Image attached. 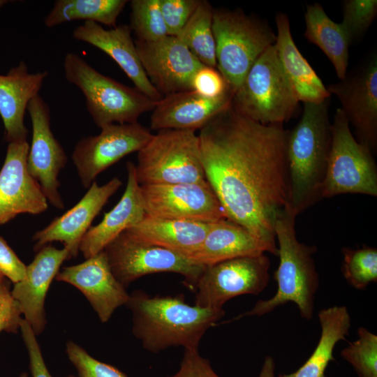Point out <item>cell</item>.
I'll return each instance as SVG.
<instances>
[{
    "instance_id": "74e56055",
    "label": "cell",
    "mask_w": 377,
    "mask_h": 377,
    "mask_svg": "<svg viewBox=\"0 0 377 377\" xmlns=\"http://www.w3.org/2000/svg\"><path fill=\"white\" fill-rule=\"evenodd\" d=\"M191 89L204 96L216 98L224 94L231 87L216 68L204 65L193 75Z\"/></svg>"
},
{
    "instance_id": "f546056e",
    "label": "cell",
    "mask_w": 377,
    "mask_h": 377,
    "mask_svg": "<svg viewBox=\"0 0 377 377\" xmlns=\"http://www.w3.org/2000/svg\"><path fill=\"white\" fill-rule=\"evenodd\" d=\"M128 1L126 0H57L44 19L52 28L63 23L84 20L111 27H116L118 16Z\"/></svg>"
},
{
    "instance_id": "60d3db41",
    "label": "cell",
    "mask_w": 377,
    "mask_h": 377,
    "mask_svg": "<svg viewBox=\"0 0 377 377\" xmlns=\"http://www.w3.org/2000/svg\"><path fill=\"white\" fill-rule=\"evenodd\" d=\"M20 330L29 354V369L32 376L52 377L45 365L36 335L24 318L21 321Z\"/></svg>"
},
{
    "instance_id": "b9f144b4",
    "label": "cell",
    "mask_w": 377,
    "mask_h": 377,
    "mask_svg": "<svg viewBox=\"0 0 377 377\" xmlns=\"http://www.w3.org/2000/svg\"><path fill=\"white\" fill-rule=\"evenodd\" d=\"M27 266L0 235V273L16 283L26 275Z\"/></svg>"
},
{
    "instance_id": "7a4b0ae2",
    "label": "cell",
    "mask_w": 377,
    "mask_h": 377,
    "mask_svg": "<svg viewBox=\"0 0 377 377\" xmlns=\"http://www.w3.org/2000/svg\"><path fill=\"white\" fill-rule=\"evenodd\" d=\"M125 306L132 312L133 335L151 353L198 349L207 330L225 315L223 308L190 305L183 295L151 296L140 290L129 294Z\"/></svg>"
},
{
    "instance_id": "cb8c5ba5",
    "label": "cell",
    "mask_w": 377,
    "mask_h": 377,
    "mask_svg": "<svg viewBox=\"0 0 377 377\" xmlns=\"http://www.w3.org/2000/svg\"><path fill=\"white\" fill-rule=\"evenodd\" d=\"M126 169L127 184L119 201L98 224L90 227L81 241L79 250L86 259L103 251L119 235L146 216L135 164L128 162Z\"/></svg>"
},
{
    "instance_id": "d590c367",
    "label": "cell",
    "mask_w": 377,
    "mask_h": 377,
    "mask_svg": "<svg viewBox=\"0 0 377 377\" xmlns=\"http://www.w3.org/2000/svg\"><path fill=\"white\" fill-rule=\"evenodd\" d=\"M66 352L78 377H127L116 367L96 360L72 341L66 343Z\"/></svg>"
},
{
    "instance_id": "52a82bcc",
    "label": "cell",
    "mask_w": 377,
    "mask_h": 377,
    "mask_svg": "<svg viewBox=\"0 0 377 377\" xmlns=\"http://www.w3.org/2000/svg\"><path fill=\"white\" fill-rule=\"evenodd\" d=\"M212 30L216 68L235 92L276 36L267 22L238 9H214Z\"/></svg>"
},
{
    "instance_id": "3957f363",
    "label": "cell",
    "mask_w": 377,
    "mask_h": 377,
    "mask_svg": "<svg viewBox=\"0 0 377 377\" xmlns=\"http://www.w3.org/2000/svg\"><path fill=\"white\" fill-rule=\"evenodd\" d=\"M330 104V98L320 103H304L299 122L289 131V203L297 216L322 199L332 144Z\"/></svg>"
},
{
    "instance_id": "9c48e42d",
    "label": "cell",
    "mask_w": 377,
    "mask_h": 377,
    "mask_svg": "<svg viewBox=\"0 0 377 377\" xmlns=\"http://www.w3.org/2000/svg\"><path fill=\"white\" fill-rule=\"evenodd\" d=\"M373 153L353 135L338 108L332 123V144L321 198L342 194L377 195V166Z\"/></svg>"
},
{
    "instance_id": "e0dca14e",
    "label": "cell",
    "mask_w": 377,
    "mask_h": 377,
    "mask_svg": "<svg viewBox=\"0 0 377 377\" xmlns=\"http://www.w3.org/2000/svg\"><path fill=\"white\" fill-rule=\"evenodd\" d=\"M27 141L8 143L0 170V226L20 214H39L48 201L27 168Z\"/></svg>"
},
{
    "instance_id": "1f68e13d",
    "label": "cell",
    "mask_w": 377,
    "mask_h": 377,
    "mask_svg": "<svg viewBox=\"0 0 377 377\" xmlns=\"http://www.w3.org/2000/svg\"><path fill=\"white\" fill-rule=\"evenodd\" d=\"M341 271L346 281L357 290L365 289L377 281V249L364 246L342 249Z\"/></svg>"
},
{
    "instance_id": "30bf717a",
    "label": "cell",
    "mask_w": 377,
    "mask_h": 377,
    "mask_svg": "<svg viewBox=\"0 0 377 377\" xmlns=\"http://www.w3.org/2000/svg\"><path fill=\"white\" fill-rule=\"evenodd\" d=\"M103 251L114 276L125 288L147 274L173 272L183 276L184 285L193 291L205 267L176 252L138 240L126 231Z\"/></svg>"
},
{
    "instance_id": "f1b7e54d",
    "label": "cell",
    "mask_w": 377,
    "mask_h": 377,
    "mask_svg": "<svg viewBox=\"0 0 377 377\" xmlns=\"http://www.w3.org/2000/svg\"><path fill=\"white\" fill-rule=\"evenodd\" d=\"M304 37L316 45L332 62L340 80L347 74L350 42L341 24L332 20L319 3L308 5Z\"/></svg>"
},
{
    "instance_id": "ee69618b",
    "label": "cell",
    "mask_w": 377,
    "mask_h": 377,
    "mask_svg": "<svg viewBox=\"0 0 377 377\" xmlns=\"http://www.w3.org/2000/svg\"><path fill=\"white\" fill-rule=\"evenodd\" d=\"M19 377H28V374L26 372H23L19 376Z\"/></svg>"
},
{
    "instance_id": "ac0fdd59",
    "label": "cell",
    "mask_w": 377,
    "mask_h": 377,
    "mask_svg": "<svg viewBox=\"0 0 377 377\" xmlns=\"http://www.w3.org/2000/svg\"><path fill=\"white\" fill-rule=\"evenodd\" d=\"M121 185L118 177L101 186L94 182L76 205L34 235V251L37 252L52 242H60L68 249L71 258L76 257L93 220Z\"/></svg>"
},
{
    "instance_id": "603a6c76",
    "label": "cell",
    "mask_w": 377,
    "mask_h": 377,
    "mask_svg": "<svg viewBox=\"0 0 377 377\" xmlns=\"http://www.w3.org/2000/svg\"><path fill=\"white\" fill-rule=\"evenodd\" d=\"M47 75V71L29 73L22 61L6 75H0V116L8 143L27 141L25 111L29 101L38 95Z\"/></svg>"
},
{
    "instance_id": "d4e9b609",
    "label": "cell",
    "mask_w": 377,
    "mask_h": 377,
    "mask_svg": "<svg viewBox=\"0 0 377 377\" xmlns=\"http://www.w3.org/2000/svg\"><path fill=\"white\" fill-rule=\"evenodd\" d=\"M265 253L276 256L266 242L247 229L228 219H223L209 223L202 242L188 259L196 265L208 266L235 258Z\"/></svg>"
},
{
    "instance_id": "277c9868",
    "label": "cell",
    "mask_w": 377,
    "mask_h": 377,
    "mask_svg": "<svg viewBox=\"0 0 377 377\" xmlns=\"http://www.w3.org/2000/svg\"><path fill=\"white\" fill-rule=\"evenodd\" d=\"M297 215L290 209H285L276 219L274 232L279 263L274 278L277 283L276 293L266 300H258L253 308L228 322L246 316H261L278 306L293 302L300 316L305 320L313 318L315 297L319 287V276L313 255L317 248L301 242L297 237Z\"/></svg>"
},
{
    "instance_id": "8992f818",
    "label": "cell",
    "mask_w": 377,
    "mask_h": 377,
    "mask_svg": "<svg viewBox=\"0 0 377 377\" xmlns=\"http://www.w3.org/2000/svg\"><path fill=\"white\" fill-rule=\"evenodd\" d=\"M300 101L279 59L275 43L267 48L235 91L232 106L263 125H283Z\"/></svg>"
},
{
    "instance_id": "d6a6232c",
    "label": "cell",
    "mask_w": 377,
    "mask_h": 377,
    "mask_svg": "<svg viewBox=\"0 0 377 377\" xmlns=\"http://www.w3.org/2000/svg\"><path fill=\"white\" fill-rule=\"evenodd\" d=\"M130 6V27L138 40L154 41L168 35L159 0H132Z\"/></svg>"
},
{
    "instance_id": "e575fe53",
    "label": "cell",
    "mask_w": 377,
    "mask_h": 377,
    "mask_svg": "<svg viewBox=\"0 0 377 377\" xmlns=\"http://www.w3.org/2000/svg\"><path fill=\"white\" fill-rule=\"evenodd\" d=\"M377 14L376 0H347L343 2L340 23L350 42L362 36Z\"/></svg>"
},
{
    "instance_id": "83f0119b",
    "label": "cell",
    "mask_w": 377,
    "mask_h": 377,
    "mask_svg": "<svg viewBox=\"0 0 377 377\" xmlns=\"http://www.w3.org/2000/svg\"><path fill=\"white\" fill-rule=\"evenodd\" d=\"M318 316L321 333L312 354L297 371L281 374L279 377H326V369L330 362L334 360V349L339 341L346 339L351 321L345 306L321 309Z\"/></svg>"
},
{
    "instance_id": "4fadbf2b",
    "label": "cell",
    "mask_w": 377,
    "mask_h": 377,
    "mask_svg": "<svg viewBox=\"0 0 377 377\" xmlns=\"http://www.w3.org/2000/svg\"><path fill=\"white\" fill-rule=\"evenodd\" d=\"M146 216L212 223L226 219L207 182L140 185Z\"/></svg>"
},
{
    "instance_id": "7c38bea8",
    "label": "cell",
    "mask_w": 377,
    "mask_h": 377,
    "mask_svg": "<svg viewBox=\"0 0 377 377\" xmlns=\"http://www.w3.org/2000/svg\"><path fill=\"white\" fill-rule=\"evenodd\" d=\"M99 134L81 138L75 145L72 160L81 184L88 188L96 177L124 156L139 151L152 138L139 124H111Z\"/></svg>"
},
{
    "instance_id": "836d02e7",
    "label": "cell",
    "mask_w": 377,
    "mask_h": 377,
    "mask_svg": "<svg viewBox=\"0 0 377 377\" xmlns=\"http://www.w3.org/2000/svg\"><path fill=\"white\" fill-rule=\"evenodd\" d=\"M341 356L358 377H377V336L365 327L358 328L357 339L341 351Z\"/></svg>"
},
{
    "instance_id": "2e32d148",
    "label": "cell",
    "mask_w": 377,
    "mask_h": 377,
    "mask_svg": "<svg viewBox=\"0 0 377 377\" xmlns=\"http://www.w3.org/2000/svg\"><path fill=\"white\" fill-rule=\"evenodd\" d=\"M135 44L148 79L161 94L192 90V77L204 65L177 37L168 35Z\"/></svg>"
},
{
    "instance_id": "44dd1931",
    "label": "cell",
    "mask_w": 377,
    "mask_h": 377,
    "mask_svg": "<svg viewBox=\"0 0 377 377\" xmlns=\"http://www.w3.org/2000/svg\"><path fill=\"white\" fill-rule=\"evenodd\" d=\"M73 38L89 43L109 55L133 82L135 87L156 102L163 96L148 79L131 37V29L126 24L110 29L102 25L86 21L73 31Z\"/></svg>"
},
{
    "instance_id": "d6986e66",
    "label": "cell",
    "mask_w": 377,
    "mask_h": 377,
    "mask_svg": "<svg viewBox=\"0 0 377 377\" xmlns=\"http://www.w3.org/2000/svg\"><path fill=\"white\" fill-rule=\"evenodd\" d=\"M55 279L77 288L87 299L102 323L127 303L129 294L114 276L104 251L82 263L64 267Z\"/></svg>"
},
{
    "instance_id": "9a60e30c",
    "label": "cell",
    "mask_w": 377,
    "mask_h": 377,
    "mask_svg": "<svg viewBox=\"0 0 377 377\" xmlns=\"http://www.w3.org/2000/svg\"><path fill=\"white\" fill-rule=\"evenodd\" d=\"M27 110L32 125L28 171L40 184L48 203L62 209L64 204L58 177L66 164V154L51 130L49 105L39 94L29 101Z\"/></svg>"
},
{
    "instance_id": "ffe728a7",
    "label": "cell",
    "mask_w": 377,
    "mask_h": 377,
    "mask_svg": "<svg viewBox=\"0 0 377 377\" xmlns=\"http://www.w3.org/2000/svg\"><path fill=\"white\" fill-rule=\"evenodd\" d=\"M70 258L65 247L58 249L50 244L43 246L27 266L25 277L14 283L11 290L24 319L36 336L43 332L46 325L44 304L49 287L63 262Z\"/></svg>"
},
{
    "instance_id": "ab89813d",
    "label": "cell",
    "mask_w": 377,
    "mask_h": 377,
    "mask_svg": "<svg viewBox=\"0 0 377 377\" xmlns=\"http://www.w3.org/2000/svg\"><path fill=\"white\" fill-rule=\"evenodd\" d=\"M167 377H220L198 349H184L178 371Z\"/></svg>"
},
{
    "instance_id": "7402d4cb",
    "label": "cell",
    "mask_w": 377,
    "mask_h": 377,
    "mask_svg": "<svg viewBox=\"0 0 377 377\" xmlns=\"http://www.w3.org/2000/svg\"><path fill=\"white\" fill-rule=\"evenodd\" d=\"M230 89L216 98L204 96L193 90L164 96L157 101L150 118L152 130H200L232 103Z\"/></svg>"
},
{
    "instance_id": "f6af8a7d",
    "label": "cell",
    "mask_w": 377,
    "mask_h": 377,
    "mask_svg": "<svg viewBox=\"0 0 377 377\" xmlns=\"http://www.w3.org/2000/svg\"><path fill=\"white\" fill-rule=\"evenodd\" d=\"M5 277L0 273V282L4 279Z\"/></svg>"
},
{
    "instance_id": "4dcf8cb0",
    "label": "cell",
    "mask_w": 377,
    "mask_h": 377,
    "mask_svg": "<svg viewBox=\"0 0 377 377\" xmlns=\"http://www.w3.org/2000/svg\"><path fill=\"white\" fill-rule=\"evenodd\" d=\"M211 4L202 1L186 24L176 36L203 64L216 68V45L212 30Z\"/></svg>"
},
{
    "instance_id": "4316f807",
    "label": "cell",
    "mask_w": 377,
    "mask_h": 377,
    "mask_svg": "<svg viewBox=\"0 0 377 377\" xmlns=\"http://www.w3.org/2000/svg\"><path fill=\"white\" fill-rule=\"evenodd\" d=\"M209 226V223L145 216L140 223L125 231L138 240L188 258L202 242Z\"/></svg>"
},
{
    "instance_id": "8d00e7d4",
    "label": "cell",
    "mask_w": 377,
    "mask_h": 377,
    "mask_svg": "<svg viewBox=\"0 0 377 377\" xmlns=\"http://www.w3.org/2000/svg\"><path fill=\"white\" fill-rule=\"evenodd\" d=\"M200 0H159L168 34L176 36L198 6Z\"/></svg>"
},
{
    "instance_id": "ba28073f",
    "label": "cell",
    "mask_w": 377,
    "mask_h": 377,
    "mask_svg": "<svg viewBox=\"0 0 377 377\" xmlns=\"http://www.w3.org/2000/svg\"><path fill=\"white\" fill-rule=\"evenodd\" d=\"M137 159L140 185L207 182L198 135L193 131H158L138 151Z\"/></svg>"
},
{
    "instance_id": "f35d334b",
    "label": "cell",
    "mask_w": 377,
    "mask_h": 377,
    "mask_svg": "<svg viewBox=\"0 0 377 377\" xmlns=\"http://www.w3.org/2000/svg\"><path fill=\"white\" fill-rule=\"evenodd\" d=\"M18 302L13 297L6 279L0 282V332L17 333L22 320Z\"/></svg>"
},
{
    "instance_id": "484cf974",
    "label": "cell",
    "mask_w": 377,
    "mask_h": 377,
    "mask_svg": "<svg viewBox=\"0 0 377 377\" xmlns=\"http://www.w3.org/2000/svg\"><path fill=\"white\" fill-rule=\"evenodd\" d=\"M275 21L277 54L299 101L303 103H320L330 98L331 94L326 87L297 47L292 36L288 15L279 13Z\"/></svg>"
},
{
    "instance_id": "5b68a950",
    "label": "cell",
    "mask_w": 377,
    "mask_h": 377,
    "mask_svg": "<svg viewBox=\"0 0 377 377\" xmlns=\"http://www.w3.org/2000/svg\"><path fill=\"white\" fill-rule=\"evenodd\" d=\"M63 67L66 80L81 90L87 110L100 128L111 124L138 122L139 117L152 110L156 103L137 88L101 73L76 53L66 54Z\"/></svg>"
},
{
    "instance_id": "7bdbcfd3",
    "label": "cell",
    "mask_w": 377,
    "mask_h": 377,
    "mask_svg": "<svg viewBox=\"0 0 377 377\" xmlns=\"http://www.w3.org/2000/svg\"><path fill=\"white\" fill-rule=\"evenodd\" d=\"M258 377H276L275 362L272 357L267 356L265 358Z\"/></svg>"
},
{
    "instance_id": "5bb4252c",
    "label": "cell",
    "mask_w": 377,
    "mask_h": 377,
    "mask_svg": "<svg viewBox=\"0 0 377 377\" xmlns=\"http://www.w3.org/2000/svg\"><path fill=\"white\" fill-rule=\"evenodd\" d=\"M337 96L341 110L353 126L357 140L373 154L377 151V56L363 64L339 82L326 87Z\"/></svg>"
},
{
    "instance_id": "8fae6325",
    "label": "cell",
    "mask_w": 377,
    "mask_h": 377,
    "mask_svg": "<svg viewBox=\"0 0 377 377\" xmlns=\"http://www.w3.org/2000/svg\"><path fill=\"white\" fill-rule=\"evenodd\" d=\"M269 269L270 260L265 253L205 266L193 290L195 304L204 308H223L233 297L257 295L268 285Z\"/></svg>"
},
{
    "instance_id": "6da1fadb",
    "label": "cell",
    "mask_w": 377,
    "mask_h": 377,
    "mask_svg": "<svg viewBox=\"0 0 377 377\" xmlns=\"http://www.w3.org/2000/svg\"><path fill=\"white\" fill-rule=\"evenodd\" d=\"M283 125H263L232 105L200 130L205 177L226 219L276 253L274 223L290 207L287 143Z\"/></svg>"
},
{
    "instance_id": "bcb514c9",
    "label": "cell",
    "mask_w": 377,
    "mask_h": 377,
    "mask_svg": "<svg viewBox=\"0 0 377 377\" xmlns=\"http://www.w3.org/2000/svg\"><path fill=\"white\" fill-rule=\"evenodd\" d=\"M67 377H75V376L73 375H68Z\"/></svg>"
}]
</instances>
